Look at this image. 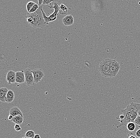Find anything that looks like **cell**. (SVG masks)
Listing matches in <instances>:
<instances>
[{"instance_id":"1","label":"cell","mask_w":140,"mask_h":138,"mask_svg":"<svg viewBox=\"0 0 140 138\" xmlns=\"http://www.w3.org/2000/svg\"><path fill=\"white\" fill-rule=\"evenodd\" d=\"M140 111V104L131 103L126 107V109L121 110L124 115L123 120L119 121L121 124L117 126V128H120L123 125H127L130 122H134L138 116V112Z\"/></svg>"},{"instance_id":"2","label":"cell","mask_w":140,"mask_h":138,"mask_svg":"<svg viewBox=\"0 0 140 138\" xmlns=\"http://www.w3.org/2000/svg\"><path fill=\"white\" fill-rule=\"evenodd\" d=\"M40 6L36 11L33 13H28L26 18L29 25L34 28H43L46 26L44 19L43 18L42 12Z\"/></svg>"},{"instance_id":"3","label":"cell","mask_w":140,"mask_h":138,"mask_svg":"<svg viewBox=\"0 0 140 138\" xmlns=\"http://www.w3.org/2000/svg\"><path fill=\"white\" fill-rule=\"evenodd\" d=\"M113 60L111 59H106L100 62L99 67L100 73L104 77H110V68L111 63Z\"/></svg>"},{"instance_id":"4","label":"cell","mask_w":140,"mask_h":138,"mask_svg":"<svg viewBox=\"0 0 140 138\" xmlns=\"http://www.w3.org/2000/svg\"><path fill=\"white\" fill-rule=\"evenodd\" d=\"M25 82V83L28 86H32L35 84L34 77L32 70L29 68L26 69L24 71Z\"/></svg>"},{"instance_id":"5","label":"cell","mask_w":140,"mask_h":138,"mask_svg":"<svg viewBox=\"0 0 140 138\" xmlns=\"http://www.w3.org/2000/svg\"><path fill=\"white\" fill-rule=\"evenodd\" d=\"M120 68L121 66L119 63L115 60H113L110 64V77L111 78L115 77L119 72Z\"/></svg>"},{"instance_id":"6","label":"cell","mask_w":140,"mask_h":138,"mask_svg":"<svg viewBox=\"0 0 140 138\" xmlns=\"http://www.w3.org/2000/svg\"><path fill=\"white\" fill-rule=\"evenodd\" d=\"M35 83H38L45 76L44 73L41 69H35L32 70Z\"/></svg>"},{"instance_id":"7","label":"cell","mask_w":140,"mask_h":138,"mask_svg":"<svg viewBox=\"0 0 140 138\" xmlns=\"http://www.w3.org/2000/svg\"><path fill=\"white\" fill-rule=\"evenodd\" d=\"M41 10L42 12L43 15V18L44 19L47 25H48L49 22H51L54 21L55 20H56L57 18V16H58V13L56 12H54L52 14H51L50 15L49 17H47L46 15L45 14V12L43 11V9L42 6L41 7Z\"/></svg>"},{"instance_id":"8","label":"cell","mask_w":140,"mask_h":138,"mask_svg":"<svg viewBox=\"0 0 140 138\" xmlns=\"http://www.w3.org/2000/svg\"><path fill=\"white\" fill-rule=\"evenodd\" d=\"M25 82V77L24 71H18L16 72V82L22 84Z\"/></svg>"},{"instance_id":"9","label":"cell","mask_w":140,"mask_h":138,"mask_svg":"<svg viewBox=\"0 0 140 138\" xmlns=\"http://www.w3.org/2000/svg\"><path fill=\"white\" fill-rule=\"evenodd\" d=\"M6 80L9 84L16 83V72L12 70L8 71L6 75Z\"/></svg>"},{"instance_id":"10","label":"cell","mask_w":140,"mask_h":138,"mask_svg":"<svg viewBox=\"0 0 140 138\" xmlns=\"http://www.w3.org/2000/svg\"><path fill=\"white\" fill-rule=\"evenodd\" d=\"M62 22L63 25L65 26H70L73 24L74 19L72 15H69L63 18Z\"/></svg>"},{"instance_id":"11","label":"cell","mask_w":140,"mask_h":138,"mask_svg":"<svg viewBox=\"0 0 140 138\" xmlns=\"http://www.w3.org/2000/svg\"><path fill=\"white\" fill-rule=\"evenodd\" d=\"M8 91V89L6 87H1L0 89V101L2 102H7L6 96Z\"/></svg>"},{"instance_id":"12","label":"cell","mask_w":140,"mask_h":138,"mask_svg":"<svg viewBox=\"0 0 140 138\" xmlns=\"http://www.w3.org/2000/svg\"><path fill=\"white\" fill-rule=\"evenodd\" d=\"M10 115H12L13 117L17 116L18 115H20L22 117H23V115L21 110L17 107H13L10 109L9 111Z\"/></svg>"},{"instance_id":"13","label":"cell","mask_w":140,"mask_h":138,"mask_svg":"<svg viewBox=\"0 0 140 138\" xmlns=\"http://www.w3.org/2000/svg\"><path fill=\"white\" fill-rule=\"evenodd\" d=\"M14 98H15V94L14 92L11 89L8 90L6 96L7 103L10 104L14 100Z\"/></svg>"},{"instance_id":"14","label":"cell","mask_w":140,"mask_h":138,"mask_svg":"<svg viewBox=\"0 0 140 138\" xmlns=\"http://www.w3.org/2000/svg\"><path fill=\"white\" fill-rule=\"evenodd\" d=\"M11 121L16 124L21 125L24 121V117L20 115H18L17 116L14 117Z\"/></svg>"},{"instance_id":"15","label":"cell","mask_w":140,"mask_h":138,"mask_svg":"<svg viewBox=\"0 0 140 138\" xmlns=\"http://www.w3.org/2000/svg\"><path fill=\"white\" fill-rule=\"evenodd\" d=\"M68 11V10L67 7L66 6L63 4H60L58 13L61 14L62 15H64L67 14Z\"/></svg>"},{"instance_id":"16","label":"cell","mask_w":140,"mask_h":138,"mask_svg":"<svg viewBox=\"0 0 140 138\" xmlns=\"http://www.w3.org/2000/svg\"><path fill=\"white\" fill-rule=\"evenodd\" d=\"M127 127L128 131H133L135 130L136 125L134 122H130L127 123Z\"/></svg>"},{"instance_id":"17","label":"cell","mask_w":140,"mask_h":138,"mask_svg":"<svg viewBox=\"0 0 140 138\" xmlns=\"http://www.w3.org/2000/svg\"><path fill=\"white\" fill-rule=\"evenodd\" d=\"M50 6H48L47 5V6L50 8H53L54 9L55 12H57L58 13V12H59V10L60 9V6H58V3H56V2H54V6H52V4H51Z\"/></svg>"},{"instance_id":"18","label":"cell","mask_w":140,"mask_h":138,"mask_svg":"<svg viewBox=\"0 0 140 138\" xmlns=\"http://www.w3.org/2000/svg\"><path fill=\"white\" fill-rule=\"evenodd\" d=\"M35 134L34 131L32 130H29L26 132L25 134V137H31L34 138Z\"/></svg>"},{"instance_id":"19","label":"cell","mask_w":140,"mask_h":138,"mask_svg":"<svg viewBox=\"0 0 140 138\" xmlns=\"http://www.w3.org/2000/svg\"><path fill=\"white\" fill-rule=\"evenodd\" d=\"M36 3H35L33 2L32 1H30L29 2L27 3V4L26 5V9L27 10L28 12H29L30 11V10L32 8V7Z\"/></svg>"},{"instance_id":"20","label":"cell","mask_w":140,"mask_h":138,"mask_svg":"<svg viewBox=\"0 0 140 138\" xmlns=\"http://www.w3.org/2000/svg\"><path fill=\"white\" fill-rule=\"evenodd\" d=\"M39 7V6L38 4H35L32 7V8L30 10L29 12H28V13H31L35 12V11H36L37 9H38Z\"/></svg>"},{"instance_id":"21","label":"cell","mask_w":140,"mask_h":138,"mask_svg":"<svg viewBox=\"0 0 140 138\" xmlns=\"http://www.w3.org/2000/svg\"><path fill=\"white\" fill-rule=\"evenodd\" d=\"M134 123L135 124L138 125L139 127L140 128V116H139V115L137 116V118L134 121Z\"/></svg>"},{"instance_id":"22","label":"cell","mask_w":140,"mask_h":138,"mask_svg":"<svg viewBox=\"0 0 140 138\" xmlns=\"http://www.w3.org/2000/svg\"><path fill=\"white\" fill-rule=\"evenodd\" d=\"M54 0H44L43 4V5H48L49 4H51L53 2H54Z\"/></svg>"},{"instance_id":"23","label":"cell","mask_w":140,"mask_h":138,"mask_svg":"<svg viewBox=\"0 0 140 138\" xmlns=\"http://www.w3.org/2000/svg\"><path fill=\"white\" fill-rule=\"evenodd\" d=\"M14 129L17 131H20L22 130V128L20 127V125L16 124L14 126Z\"/></svg>"},{"instance_id":"24","label":"cell","mask_w":140,"mask_h":138,"mask_svg":"<svg viewBox=\"0 0 140 138\" xmlns=\"http://www.w3.org/2000/svg\"><path fill=\"white\" fill-rule=\"evenodd\" d=\"M135 135L137 137L140 138V129H138L137 131H136L135 133Z\"/></svg>"},{"instance_id":"25","label":"cell","mask_w":140,"mask_h":138,"mask_svg":"<svg viewBox=\"0 0 140 138\" xmlns=\"http://www.w3.org/2000/svg\"><path fill=\"white\" fill-rule=\"evenodd\" d=\"M38 1L39 2V5L41 6V4H43L44 0H38Z\"/></svg>"},{"instance_id":"26","label":"cell","mask_w":140,"mask_h":138,"mask_svg":"<svg viewBox=\"0 0 140 138\" xmlns=\"http://www.w3.org/2000/svg\"><path fill=\"white\" fill-rule=\"evenodd\" d=\"M13 117H13L12 115H9L8 117V119L9 120L11 121V120H12V119H13Z\"/></svg>"},{"instance_id":"27","label":"cell","mask_w":140,"mask_h":138,"mask_svg":"<svg viewBox=\"0 0 140 138\" xmlns=\"http://www.w3.org/2000/svg\"><path fill=\"white\" fill-rule=\"evenodd\" d=\"M34 138H41L40 136H39V135H38V134H36L35 135V136Z\"/></svg>"},{"instance_id":"28","label":"cell","mask_w":140,"mask_h":138,"mask_svg":"<svg viewBox=\"0 0 140 138\" xmlns=\"http://www.w3.org/2000/svg\"><path fill=\"white\" fill-rule=\"evenodd\" d=\"M129 138H136L135 137V136H133V135H131V136H130L129 137Z\"/></svg>"},{"instance_id":"29","label":"cell","mask_w":140,"mask_h":138,"mask_svg":"<svg viewBox=\"0 0 140 138\" xmlns=\"http://www.w3.org/2000/svg\"><path fill=\"white\" fill-rule=\"evenodd\" d=\"M138 115H139V116H140V111H139L138 112Z\"/></svg>"},{"instance_id":"30","label":"cell","mask_w":140,"mask_h":138,"mask_svg":"<svg viewBox=\"0 0 140 138\" xmlns=\"http://www.w3.org/2000/svg\"><path fill=\"white\" fill-rule=\"evenodd\" d=\"M25 138H31V137H25Z\"/></svg>"},{"instance_id":"31","label":"cell","mask_w":140,"mask_h":138,"mask_svg":"<svg viewBox=\"0 0 140 138\" xmlns=\"http://www.w3.org/2000/svg\"><path fill=\"white\" fill-rule=\"evenodd\" d=\"M24 138V137H23V138Z\"/></svg>"}]
</instances>
